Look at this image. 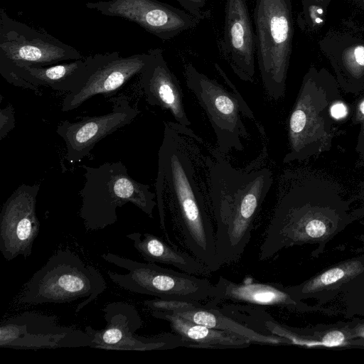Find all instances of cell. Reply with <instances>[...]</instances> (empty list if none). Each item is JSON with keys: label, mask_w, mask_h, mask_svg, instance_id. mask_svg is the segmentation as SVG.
I'll return each mask as SVG.
<instances>
[{"label": "cell", "mask_w": 364, "mask_h": 364, "mask_svg": "<svg viewBox=\"0 0 364 364\" xmlns=\"http://www.w3.org/2000/svg\"><path fill=\"white\" fill-rule=\"evenodd\" d=\"M74 47L0 11V73L16 67L49 66L84 59Z\"/></svg>", "instance_id": "cell-8"}, {"label": "cell", "mask_w": 364, "mask_h": 364, "mask_svg": "<svg viewBox=\"0 0 364 364\" xmlns=\"http://www.w3.org/2000/svg\"><path fill=\"white\" fill-rule=\"evenodd\" d=\"M85 181L79 195L82 204L79 216L87 231L114 224L117 208L131 203L153 218L156 193L147 184L132 178L122 161L105 162L97 167L85 166Z\"/></svg>", "instance_id": "cell-3"}, {"label": "cell", "mask_w": 364, "mask_h": 364, "mask_svg": "<svg viewBox=\"0 0 364 364\" xmlns=\"http://www.w3.org/2000/svg\"><path fill=\"white\" fill-rule=\"evenodd\" d=\"M208 168V190L215 221L220 266L237 262L247 246L253 224L272 185L267 167L242 171L216 154Z\"/></svg>", "instance_id": "cell-2"}, {"label": "cell", "mask_w": 364, "mask_h": 364, "mask_svg": "<svg viewBox=\"0 0 364 364\" xmlns=\"http://www.w3.org/2000/svg\"><path fill=\"white\" fill-rule=\"evenodd\" d=\"M306 124V114L301 108H296L291 114L289 127L290 134L296 136L301 133Z\"/></svg>", "instance_id": "cell-27"}, {"label": "cell", "mask_w": 364, "mask_h": 364, "mask_svg": "<svg viewBox=\"0 0 364 364\" xmlns=\"http://www.w3.org/2000/svg\"><path fill=\"white\" fill-rule=\"evenodd\" d=\"M14 109L9 104L0 109V140L2 141L15 127Z\"/></svg>", "instance_id": "cell-26"}, {"label": "cell", "mask_w": 364, "mask_h": 364, "mask_svg": "<svg viewBox=\"0 0 364 364\" xmlns=\"http://www.w3.org/2000/svg\"><path fill=\"white\" fill-rule=\"evenodd\" d=\"M363 267L360 262H350L333 267L304 284L299 291L302 294L316 291L340 280L359 274Z\"/></svg>", "instance_id": "cell-23"}, {"label": "cell", "mask_w": 364, "mask_h": 364, "mask_svg": "<svg viewBox=\"0 0 364 364\" xmlns=\"http://www.w3.org/2000/svg\"><path fill=\"white\" fill-rule=\"evenodd\" d=\"M360 111L363 114H364V101L361 103L360 107Z\"/></svg>", "instance_id": "cell-30"}, {"label": "cell", "mask_w": 364, "mask_h": 364, "mask_svg": "<svg viewBox=\"0 0 364 364\" xmlns=\"http://www.w3.org/2000/svg\"><path fill=\"white\" fill-rule=\"evenodd\" d=\"M331 114L335 119H341L344 117L347 114V109L342 103L333 105L331 108Z\"/></svg>", "instance_id": "cell-29"}, {"label": "cell", "mask_w": 364, "mask_h": 364, "mask_svg": "<svg viewBox=\"0 0 364 364\" xmlns=\"http://www.w3.org/2000/svg\"><path fill=\"white\" fill-rule=\"evenodd\" d=\"M39 184H21L4 202L0 213V251L7 261L32 253L40 231L36 215Z\"/></svg>", "instance_id": "cell-12"}, {"label": "cell", "mask_w": 364, "mask_h": 364, "mask_svg": "<svg viewBox=\"0 0 364 364\" xmlns=\"http://www.w3.org/2000/svg\"><path fill=\"white\" fill-rule=\"evenodd\" d=\"M361 5L363 6L364 7V0H361V2H360Z\"/></svg>", "instance_id": "cell-31"}, {"label": "cell", "mask_w": 364, "mask_h": 364, "mask_svg": "<svg viewBox=\"0 0 364 364\" xmlns=\"http://www.w3.org/2000/svg\"><path fill=\"white\" fill-rule=\"evenodd\" d=\"M101 257L128 271L124 274L110 271L107 273L112 282L127 291L161 299L191 302L210 299L215 296V286L207 279L109 252Z\"/></svg>", "instance_id": "cell-7"}, {"label": "cell", "mask_w": 364, "mask_h": 364, "mask_svg": "<svg viewBox=\"0 0 364 364\" xmlns=\"http://www.w3.org/2000/svg\"><path fill=\"white\" fill-rule=\"evenodd\" d=\"M107 289L102 275L70 250H58L23 284L18 302L23 304L69 303L87 297L78 313Z\"/></svg>", "instance_id": "cell-4"}, {"label": "cell", "mask_w": 364, "mask_h": 364, "mask_svg": "<svg viewBox=\"0 0 364 364\" xmlns=\"http://www.w3.org/2000/svg\"><path fill=\"white\" fill-rule=\"evenodd\" d=\"M152 310L169 311L186 320L207 327L230 332L242 336L251 343L279 345L287 343L285 339L262 333L225 314L217 307H208L200 301H181L154 299L144 301Z\"/></svg>", "instance_id": "cell-17"}, {"label": "cell", "mask_w": 364, "mask_h": 364, "mask_svg": "<svg viewBox=\"0 0 364 364\" xmlns=\"http://www.w3.org/2000/svg\"><path fill=\"white\" fill-rule=\"evenodd\" d=\"M89 77L77 92L68 93L62 103V111L75 109L97 95H110L119 90L134 76L141 74L150 54L148 53L122 57L118 51L92 55Z\"/></svg>", "instance_id": "cell-14"}, {"label": "cell", "mask_w": 364, "mask_h": 364, "mask_svg": "<svg viewBox=\"0 0 364 364\" xmlns=\"http://www.w3.org/2000/svg\"><path fill=\"white\" fill-rule=\"evenodd\" d=\"M328 57L350 68H364V31L351 25L328 30L318 41Z\"/></svg>", "instance_id": "cell-22"}, {"label": "cell", "mask_w": 364, "mask_h": 364, "mask_svg": "<svg viewBox=\"0 0 364 364\" xmlns=\"http://www.w3.org/2000/svg\"><path fill=\"white\" fill-rule=\"evenodd\" d=\"M222 52L234 73L252 82L255 73V36L247 0H226Z\"/></svg>", "instance_id": "cell-15"}, {"label": "cell", "mask_w": 364, "mask_h": 364, "mask_svg": "<svg viewBox=\"0 0 364 364\" xmlns=\"http://www.w3.org/2000/svg\"><path fill=\"white\" fill-rule=\"evenodd\" d=\"M256 58L267 94L282 96L292 50L291 0H255L253 12Z\"/></svg>", "instance_id": "cell-5"}, {"label": "cell", "mask_w": 364, "mask_h": 364, "mask_svg": "<svg viewBox=\"0 0 364 364\" xmlns=\"http://www.w3.org/2000/svg\"><path fill=\"white\" fill-rule=\"evenodd\" d=\"M92 63V57L90 55L49 66L16 67L0 73L10 84L31 90L38 95H41V86L73 93L78 91L87 81Z\"/></svg>", "instance_id": "cell-16"}, {"label": "cell", "mask_w": 364, "mask_h": 364, "mask_svg": "<svg viewBox=\"0 0 364 364\" xmlns=\"http://www.w3.org/2000/svg\"><path fill=\"white\" fill-rule=\"evenodd\" d=\"M215 67L232 92L199 72L192 63L184 66L186 86L204 109L216 136L219 151L222 154L232 149L242 151L244 149L242 140L248 139L249 134L241 117L251 119L255 117L224 71L217 63Z\"/></svg>", "instance_id": "cell-6"}, {"label": "cell", "mask_w": 364, "mask_h": 364, "mask_svg": "<svg viewBox=\"0 0 364 364\" xmlns=\"http://www.w3.org/2000/svg\"><path fill=\"white\" fill-rule=\"evenodd\" d=\"M149 59L140 74V84L146 102L169 111L176 123L191 125L183 101V92L176 76L168 68L163 50H149Z\"/></svg>", "instance_id": "cell-18"}, {"label": "cell", "mask_w": 364, "mask_h": 364, "mask_svg": "<svg viewBox=\"0 0 364 364\" xmlns=\"http://www.w3.org/2000/svg\"><path fill=\"white\" fill-rule=\"evenodd\" d=\"M106 326L100 330L85 326L92 339L90 348L146 351L187 347L188 343L175 333H163L154 336H142L134 333L141 328L143 321L136 309L126 302L114 301L102 309Z\"/></svg>", "instance_id": "cell-9"}, {"label": "cell", "mask_w": 364, "mask_h": 364, "mask_svg": "<svg viewBox=\"0 0 364 364\" xmlns=\"http://www.w3.org/2000/svg\"><path fill=\"white\" fill-rule=\"evenodd\" d=\"M186 11L200 20L208 18L210 12L205 8L207 0H176Z\"/></svg>", "instance_id": "cell-25"}, {"label": "cell", "mask_w": 364, "mask_h": 364, "mask_svg": "<svg viewBox=\"0 0 364 364\" xmlns=\"http://www.w3.org/2000/svg\"><path fill=\"white\" fill-rule=\"evenodd\" d=\"M151 315L168 321L172 331L188 343V348H241L252 344L235 333L196 323L169 311L152 310Z\"/></svg>", "instance_id": "cell-20"}, {"label": "cell", "mask_w": 364, "mask_h": 364, "mask_svg": "<svg viewBox=\"0 0 364 364\" xmlns=\"http://www.w3.org/2000/svg\"><path fill=\"white\" fill-rule=\"evenodd\" d=\"M344 334L340 331H333L326 333L322 338V343L326 346H337L343 343Z\"/></svg>", "instance_id": "cell-28"}, {"label": "cell", "mask_w": 364, "mask_h": 364, "mask_svg": "<svg viewBox=\"0 0 364 364\" xmlns=\"http://www.w3.org/2000/svg\"><path fill=\"white\" fill-rule=\"evenodd\" d=\"M331 0H301V11L297 21L301 29L314 32L325 23Z\"/></svg>", "instance_id": "cell-24"}, {"label": "cell", "mask_w": 364, "mask_h": 364, "mask_svg": "<svg viewBox=\"0 0 364 364\" xmlns=\"http://www.w3.org/2000/svg\"><path fill=\"white\" fill-rule=\"evenodd\" d=\"M85 7L107 16L119 17L138 24L162 41L196 28L201 20L186 11L158 0L88 1Z\"/></svg>", "instance_id": "cell-11"}, {"label": "cell", "mask_w": 364, "mask_h": 364, "mask_svg": "<svg viewBox=\"0 0 364 364\" xmlns=\"http://www.w3.org/2000/svg\"><path fill=\"white\" fill-rule=\"evenodd\" d=\"M91 344L85 331L60 326L55 316L25 311L1 323V348L37 350L90 347Z\"/></svg>", "instance_id": "cell-10"}, {"label": "cell", "mask_w": 364, "mask_h": 364, "mask_svg": "<svg viewBox=\"0 0 364 364\" xmlns=\"http://www.w3.org/2000/svg\"><path fill=\"white\" fill-rule=\"evenodd\" d=\"M215 296L205 305L215 307L225 301L260 306H291L296 301L280 284L272 282H234L220 277Z\"/></svg>", "instance_id": "cell-19"}, {"label": "cell", "mask_w": 364, "mask_h": 364, "mask_svg": "<svg viewBox=\"0 0 364 364\" xmlns=\"http://www.w3.org/2000/svg\"><path fill=\"white\" fill-rule=\"evenodd\" d=\"M127 237L147 262L171 265L193 275H208L212 271L193 255L182 251L175 245L148 232H132Z\"/></svg>", "instance_id": "cell-21"}, {"label": "cell", "mask_w": 364, "mask_h": 364, "mask_svg": "<svg viewBox=\"0 0 364 364\" xmlns=\"http://www.w3.org/2000/svg\"><path fill=\"white\" fill-rule=\"evenodd\" d=\"M109 101L112 109L109 113L85 117L77 122L64 120L58 125L56 132L65 143L67 160L71 163L80 161L90 154L97 142L130 124L140 113V110L130 105L125 95Z\"/></svg>", "instance_id": "cell-13"}, {"label": "cell", "mask_w": 364, "mask_h": 364, "mask_svg": "<svg viewBox=\"0 0 364 364\" xmlns=\"http://www.w3.org/2000/svg\"><path fill=\"white\" fill-rule=\"evenodd\" d=\"M194 138L200 137L188 127L176 122H164L158 154L156 203L160 224L168 242L173 245L166 230V208L186 248L215 272L220 268L215 230L196 181Z\"/></svg>", "instance_id": "cell-1"}, {"label": "cell", "mask_w": 364, "mask_h": 364, "mask_svg": "<svg viewBox=\"0 0 364 364\" xmlns=\"http://www.w3.org/2000/svg\"><path fill=\"white\" fill-rule=\"evenodd\" d=\"M355 1H358L359 3L361 2V0H355Z\"/></svg>", "instance_id": "cell-32"}]
</instances>
